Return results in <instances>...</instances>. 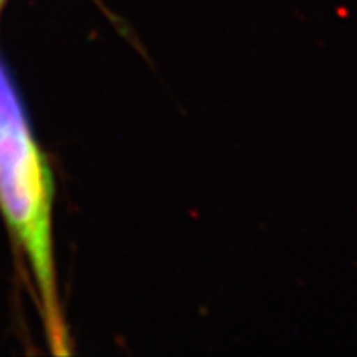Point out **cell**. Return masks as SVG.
<instances>
[{
  "mask_svg": "<svg viewBox=\"0 0 357 357\" xmlns=\"http://www.w3.org/2000/svg\"><path fill=\"white\" fill-rule=\"evenodd\" d=\"M0 215L32 280L45 339L56 356L71 352L55 260V176L35 137L24 101L0 56Z\"/></svg>",
  "mask_w": 357,
  "mask_h": 357,
  "instance_id": "6da1fadb",
  "label": "cell"
},
{
  "mask_svg": "<svg viewBox=\"0 0 357 357\" xmlns=\"http://www.w3.org/2000/svg\"><path fill=\"white\" fill-rule=\"evenodd\" d=\"M3 3H6V0H0V8H2Z\"/></svg>",
  "mask_w": 357,
  "mask_h": 357,
  "instance_id": "7a4b0ae2",
  "label": "cell"
}]
</instances>
